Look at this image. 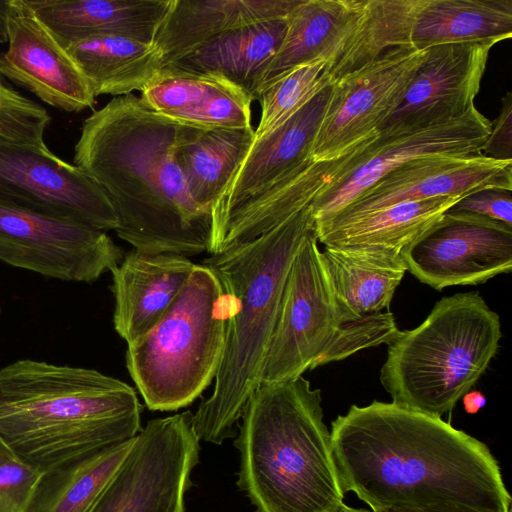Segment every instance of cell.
<instances>
[{
  "label": "cell",
  "mask_w": 512,
  "mask_h": 512,
  "mask_svg": "<svg viewBox=\"0 0 512 512\" xmlns=\"http://www.w3.org/2000/svg\"><path fill=\"white\" fill-rule=\"evenodd\" d=\"M330 434L342 491L374 512H510L488 446L441 417L373 401L352 405Z\"/></svg>",
  "instance_id": "1"
},
{
  "label": "cell",
  "mask_w": 512,
  "mask_h": 512,
  "mask_svg": "<svg viewBox=\"0 0 512 512\" xmlns=\"http://www.w3.org/2000/svg\"><path fill=\"white\" fill-rule=\"evenodd\" d=\"M186 127L134 94L112 98L82 124L74 164L105 192L119 221L114 231L133 249L209 251L212 215L191 199L178 162Z\"/></svg>",
  "instance_id": "2"
},
{
  "label": "cell",
  "mask_w": 512,
  "mask_h": 512,
  "mask_svg": "<svg viewBox=\"0 0 512 512\" xmlns=\"http://www.w3.org/2000/svg\"><path fill=\"white\" fill-rule=\"evenodd\" d=\"M142 405L97 370L23 359L0 369V435L40 472L135 437Z\"/></svg>",
  "instance_id": "3"
},
{
  "label": "cell",
  "mask_w": 512,
  "mask_h": 512,
  "mask_svg": "<svg viewBox=\"0 0 512 512\" xmlns=\"http://www.w3.org/2000/svg\"><path fill=\"white\" fill-rule=\"evenodd\" d=\"M315 226L311 205L269 232L212 254L202 265L217 276L227 300L223 357L212 394L193 414L205 442L236 436L234 425L261 384V371L286 278L306 233Z\"/></svg>",
  "instance_id": "4"
},
{
  "label": "cell",
  "mask_w": 512,
  "mask_h": 512,
  "mask_svg": "<svg viewBox=\"0 0 512 512\" xmlns=\"http://www.w3.org/2000/svg\"><path fill=\"white\" fill-rule=\"evenodd\" d=\"M321 403V390L303 376L261 383L249 398L234 445L237 486L255 512H335L345 504Z\"/></svg>",
  "instance_id": "5"
},
{
  "label": "cell",
  "mask_w": 512,
  "mask_h": 512,
  "mask_svg": "<svg viewBox=\"0 0 512 512\" xmlns=\"http://www.w3.org/2000/svg\"><path fill=\"white\" fill-rule=\"evenodd\" d=\"M501 336L498 314L478 292L444 297L388 345L381 384L393 403L441 417L487 370Z\"/></svg>",
  "instance_id": "6"
},
{
  "label": "cell",
  "mask_w": 512,
  "mask_h": 512,
  "mask_svg": "<svg viewBox=\"0 0 512 512\" xmlns=\"http://www.w3.org/2000/svg\"><path fill=\"white\" fill-rule=\"evenodd\" d=\"M226 322L227 300L217 276L195 265L161 319L128 344L126 367L150 410L184 408L215 380Z\"/></svg>",
  "instance_id": "7"
},
{
  "label": "cell",
  "mask_w": 512,
  "mask_h": 512,
  "mask_svg": "<svg viewBox=\"0 0 512 512\" xmlns=\"http://www.w3.org/2000/svg\"><path fill=\"white\" fill-rule=\"evenodd\" d=\"M315 226L290 266L261 371V383L287 381L321 366L341 327Z\"/></svg>",
  "instance_id": "8"
},
{
  "label": "cell",
  "mask_w": 512,
  "mask_h": 512,
  "mask_svg": "<svg viewBox=\"0 0 512 512\" xmlns=\"http://www.w3.org/2000/svg\"><path fill=\"white\" fill-rule=\"evenodd\" d=\"M199 450L190 411L150 420L89 512H185Z\"/></svg>",
  "instance_id": "9"
},
{
  "label": "cell",
  "mask_w": 512,
  "mask_h": 512,
  "mask_svg": "<svg viewBox=\"0 0 512 512\" xmlns=\"http://www.w3.org/2000/svg\"><path fill=\"white\" fill-rule=\"evenodd\" d=\"M123 256L105 231L0 198V261L62 281L92 283Z\"/></svg>",
  "instance_id": "10"
},
{
  "label": "cell",
  "mask_w": 512,
  "mask_h": 512,
  "mask_svg": "<svg viewBox=\"0 0 512 512\" xmlns=\"http://www.w3.org/2000/svg\"><path fill=\"white\" fill-rule=\"evenodd\" d=\"M428 49H390L334 82L311 158L334 159L376 136L402 101Z\"/></svg>",
  "instance_id": "11"
},
{
  "label": "cell",
  "mask_w": 512,
  "mask_h": 512,
  "mask_svg": "<svg viewBox=\"0 0 512 512\" xmlns=\"http://www.w3.org/2000/svg\"><path fill=\"white\" fill-rule=\"evenodd\" d=\"M489 133L490 121L473 106L460 117L423 129L378 134L312 201L315 227L329 222L379 179L412 159L480 154Z\"/></svg>",
  "instance_id": "12"
},
{
  "label": "cell",
  "mask_w": 512,
  "mask_h": 512,
  "mask_svg": "<svg viewBox=\"0 0 512 512\" xmlns=\"http://www.w3.org/2000/svg\"><path fill=\"white\" fill-rule=\"evenodd\" d=\"M402 258L406 270L436 290L482 284L511 271L512 227L447 210Z\"/></svg>",
  "instance_id": "13"
},
{
  "label": "cell",
  "mask_w": 512,
  "mask_h": 512,
  "mask_svg": "<svg viewBox=\"0 0 512 512\" xmlns=\"http://www.w3.org/2000/svg\"><path fill=\"white\" fill-rule=\"evenodd\" d=\"M0 198L72 217L105 232L119 224L101 187L48 147L0 140Z\"/></svg>",
  "instance_id": "14"
},
{
  "label": "cell",
  "mask_w": 512,
  "mask_h": 512,
  "mask_svg": "<svg viewBox=\"0 0 512 512\" xmlns=\"http://www.w3.org/2000/svg\"><path fill=\"white\" fill-rule=\"evenodd\" d=\"M490 42L447 43L430 47L395 111L379 134L411 132L465 114L480 90Z\"/></svg>",
  "instance_id": "15"
},
{
  "label": "cell",
  "mask_w": 512,
  "mask_h": 512,
  "mask_svg": "<svg viewBox=\"0 0 512 512\" xmlns=\"http://www.w3.org/2000/svg\"><path fill=\"white\" fill-rule=\"evenodd\" d=\"M512 191V161L483 154L428 155L392 170L322 227L406 201L465 196L482 189Z\"/></svg>",
  "instance_id": "16"
},
{
  "label": "cell",
  "mask_w": 512,
  "mask_h": 512,
  "mask_svg": "<svg viewBox=\"0 0 512 512\" xmlns=\"http://www.w3.org/2000/svg\"><path fill=\"white\" fill-rule=\"evenodd\" d=\"M0 76L67 112H80L95 102L77 63L24 0L11 2L8 48L0 54Z\"/></svg>",
  "instance_id": "17"
},
{
  "label": "cell",
  "mask_w": 512,
  "mask_h": 512,
  "mask_svg": "<svg viewBox=\"0 0 512 512\" xmlns=\"http://www.w3.org/2000/svg\"><path fill=\"white\" fill-rule=\"evenodd\" d=\"M323 88L276 129L254 138L248 153L212 208V230L243 201L311 160V149L331 93Z\"/></svg>",
  "instance_id": "18"
},
{
  "label": "cell",
  "mask_w": 512,
  "mask_h": 512,
  "mask_svg": "<svg viewBox=\"0 0 512 512\" xmlns=\"http://www.w3.org/2000/svg\"><path fill=\"white\" fill-rule=\"evenodd\" d=\"M369 141L331 160L311 159L243 201L213 228L208 253L251 241L310 205Z\"/></svg>",
  "instance_id": "19"
},
{
  "label": "cell",
  "mask_w": 512,
  "mask_h": 512,
  "mask_svg": "<svg viewBox=\"0 0 512 512\" xmlns=\"http://www.w3.org/2000/svg\"><path fill=\"white\" fill-rule=\"evenodd\" d=\"M195 265L186 256L173 253L133 249L124 254L110 272L115 300L114 329L127 344L143 336L161 319Z\"/></svg>",
  "instance_id": "20"
},
{
  "label": "cell",
  "mask_w": 512,
  "mask_h": 512,
  "mask_svg": "<svg viewBox=\"0 0 512 512\" xmlns=\"http://www.w3.org/2000/svg\"><path fill=\"white\" fill-rule=\"evenodd\" d=\"M140 97L157 114L180 124L201 128L252 126L253 98L219 75L166 66Z\"/></svg>",
  "instance_id": "21"
},
{
  "label": "cell",
  "mask_w": 512,
  "mask_h": 512,
  "mask_svg": "<svg viewBox=\"0 0 512 512\" xmlns=\"http://www.w3.org/2000/svg\"><path fill=\"white\" fill-rule=\"evenodd\" d=\"M58 41L100 35L154 43L173 0H24Z\"/></svg>",
  "instance_id": "22"
},
{
  "label": "cell",
  "mask_w": 512,
  "mask_h": 512,
  "mask_svg": "<svg viewBox=\"0 0 512 512\" xmlns=\"http://www.w3.org/2000/svg\"><path fill=\"white\" fill-rule=\"evenodd\" d=\"M300 0H173L154 39L164 66L253 23L285 18Z\"/></svg>",
  "instance_id": "23"
},
{
  "label": "cell",
  "mask_w": 512,
  "mask_h": 512,
  "mask_svg": "<svg viewBox=\"0 0 512 512\" xmlns=\"http://www.w3.org/2000/svg\"><path fill=\"white\" fill-rule=\"evenodd\" d=\"M461 197L400 202L315 232L324 246L402 258L403 251Z\"/></svg>",
  "instance_id": "24"
},
{
  "label": "cell",
  "mask_w": 512,
  "mask_h": 512,
  "mask_svg": "<svg viewBox=\"0 0 512 512\" xmlns=\"http://www.w3.org/2000/svg\"><path fill=\"white\" fill-rule=\"evenodd\" d=\"M363 8L364 0H300L287 15L284 38L265 72L260 94L296 66L319 58L327 59L330 65L356 27Z\"/></svg>",
  "instance_id": "25"
},
{
  "label": "cell",
  "mask_w": 512,
  "mask_h": 512,
  "mask_svg": "<svg viewBox=\"0 0 512 512\" xmlns=\"http://www.w3.org/2000/svg\"><path fill=\"white\" fill-rule=\"evenodd\" d=\"M287 29V17L227 32L166 66L219 75L259 99L265 72ZM164 66V67H166Z\"/></svg>",
  "instance_id": "26"
},
{
  "label": "cell",
  "mask_w": 512,
  "mask_h": 512,
  "mask_svg": "<svg viewBox=\"0 0 512 512\" xmlns=\"http://www.w3.org/2000/svg\"><path fill=\"white\" fill-rule=\"evenodd\" d=\"M512 37V0H417L408 31L409 47L490 42Z\"/></svg>",
  "instance_id": "27"
},
{
  "label": "cell",
  "mask_w": 512,
  "mask_h": 512,
  "mask_svg": "<svg viewBox=\"0 0 512 512\" xmlns=\"http://www.w3.org/2000/svg\"><path fill=\"white\" fill-rule=\"evenodd\" d=\"M254 128H201L187 125L178 145V162L191 199L212 215L248 153Z\"/></svg>",
  "instance_id": "28"
},
{
  "label": "cell",
  "mask_w": 512,
  "mask_h": 512,
  "mask_svg": "<svg viewBox=\"0 0 512 512\" xmlns=\"http://www.w3.org/2000/svg\"><path fill=\"white\" fill-rule=\"evenodd\" d=\"M79 66L95 97L143 91L164 67L154 43L118 35L88 37L65 47Z\"/></svg>",
  "instance_id": "29"
},
{
  "label": "cell",
  "mask_w": 512,
  "mask_h": 512,
  "mask_svg": "<svg viewBox=\"0 0 512 512\" xmlns=\"http://www.w3.org/2000/svg\"><path fill=\"white\" fill-rule=\"evenodd\" d=\"M322 261L345 323L388 309L406 270L402 258L325 246Z\"/></svg>",
  "instance_id": "30"
},
{
  "label": "cell",
  "mask_w": 512,
  "mask_h": 512,
  "mask_svg": "<svg viewBox=\"0 0 512 512\" xmlns=\"http://www.w3.org/2000/svg\"><path fill=\"white\" fill-rule=\"evenodd\" d=\"M134 441L115 443L42 472L26 512H89Z\"/></svg>",
  "instance_id": "31"
},
{
  "label": "cell",
  "mask_w": 512,
  "mask_h": 512,
  "mask_svg": "<svg viewBox=\"0 0 512 512\" xmlns=\"http://www.w3.org/2000/svg\"><path fill=\"white\" fill-rule=\"evenodd\" d=\"M415 5L416 0H364L356 27L327 66L331 83L390 49L409 47L408 28Z\"/></svg>",
  "instance_id": "32"
},
{
  "label": "cell",
  "mask_w": 512,
  "mask_h": 512,
  "mask_svg": "<svg viewBox=\"0 0 512 512\" xmlns=\"http://www.w3.org/2000/svg\"><path fill=\"white\" fill-rule=\"evenodd\" d=\"M328 60L319 58L296 66L277 77L261 92V117L254 138L276 129L306 105L323 88L332 84L326 68Z\"/></svg>",
  "instance_id": "33"
},
{
  "label": "cell",
  "mask_w": 512,
  "mask_h": 512,
  "mask_svg": "<svg viewBox=\"0 0 512 512\" xmlns=\"http://www.w3.org/2000/svg\"><path fill=\"white\" fill-rule=\"evenodd\" d=\"M47 110L6 86L0 77V140L47 147L45 130L50 122Z\"/></svg>",
  "instance_id": "34"
},
{
  "label": "cell",
  "mask_w": 512,
  "mask_h": 512,
  "mask_svg": "<svg viewBox=\"0 0 512 512\" xmlns=\"http://www.w3.org/2000/svg\"><path fill=\"white\" fill-rule=\"evenodd\" d=\"M42 472L17 457L0 466V512H26Z\"/></svg>",
  "instance_id": "35"
},
{
  "label": "cell",
  "mask_w": 512,
  "mask_h": 512,
  "mask_svg": "<svg viewBox=\"0 0 512 512\" xmlns=\"http://www.w3.org/2000/svg\"><path fill=\"white\" fill-rule=\"evenodd\" d=\"M512 191L482 189L461 197L448 211L464 212L512 227Z\"/></svg>",
  "instance_id": "36"
},
{
  "label": "cell",
  "mask_w": 512,
  "mask_h": 512,
  "mask_svg": "<svg viewBox=\"0 0 512 512\" xmlns=\"http://www.w3.org/2000/svg\"><path fill=\"white\" fill-rule=\"evenodd\" d=\"M484 156L512 161V93L509 91L502 98L498 116L490 122V133L482 146Z\"/></svg>",
  "instance_id": "37"
},
{
  "label": "cell",
  "mask_w": 512,
  "mask_h": 512,
  "mask_svg": "<svg viewBox=\"0 0 512 512\" xmlns=\"http://www.w3.org/2000/svg\"><path fill=\"white\" fill-rule=\"evenodd\" d=\"M464 409L469 414H475L486 404V397L480 391H468L462 397Z\"/></svg>",
  "instance_id": "38"
},
{
  "label": "cell",
  "mask_w": 512,
  "mask_h": 512,
  "mask_svg": "<svg viewBox=\"0 0 512 512\" xmlns=\"http://www.w3.org/2000/svg\"><path fill=\"white\" fill-rule=\"evenodd\" d=\"M12 0H0V45L8 42V23Z\"/></svg>",
  "instance_id": "39"
},
{
  "label": "cell",
  "mask_w": 512,
  "mask_h": 512,
  "mask_svg": "<svg viewBox=\"0 0 512 512\" xmlns=\"http://www.w3.org/2000/svg\"><path fill=\"white\" fill-rule=\"evenodd\" d=\"M16 456L0 435V466Z\"/></svg>",
  "instance_id": "40"
},
{
  "label": "cell",
  "mask_w": 512,
  "mask_h": 512,
  "mask_svg": "<svg viewBox=\"0 0 512 512\" xmlns=\"http://www.w3.org/2000/svg\"><path fill=\"white\" fill-rule=\"evenodd\" d=\"M335 512H374L372 510L364 509V508H352L347 505H343L340 509Z\"/></svg>",
  "instance_id": "41"
}]
</instances>
